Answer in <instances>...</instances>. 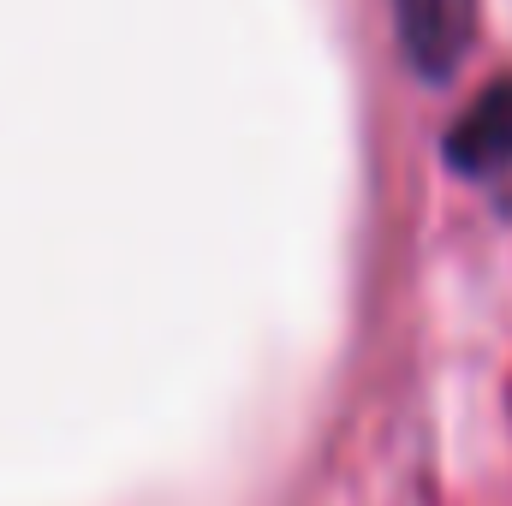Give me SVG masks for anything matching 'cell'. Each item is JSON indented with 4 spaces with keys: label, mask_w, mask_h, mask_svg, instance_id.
<instances>
[{
    "label": "cell",
    "mask_w": 512,
    "mask_h": 506,
    "mask_svg": "<svg viewBox=\"0 0 512 506\" xmlns=\"http://www.w3.org/2000/svg\"><path fill=\"white\" fill-rule=\"evenodd\" d=\"M447 161L471 179L512 167V78H495L447 131Z\"/></svg>",
    "instance_id": "7a4b0ae2"
},
{
    "label": "cell",
    "mask_w": 512,
    "mask_h": 506,
    "mask_svg": "<svg viewBox=\"0 0 512 506\" xmlns=\"http://www.w3.org/2000/svg\"><path fill=\"white\" fill-rule=\"evenodd\" d=\"M399 48L429 84L453 78L477 42V0H393Z\"/></svg>",
    "instance_id": "6da1fadb"
}]
</instances>
